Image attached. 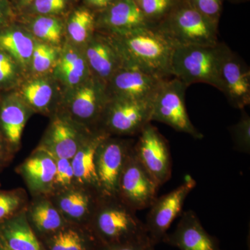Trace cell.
Returning <instances> with one entry per match:
<instances>
[{
    "instance_id": "18",
    "label": "cell",
    "mask_w": 250,
    "mask_h": 250,
    "mask_svg": "<svg viewBox=\"0 0 250 250\" xmlns=\"http://www.w3.org/2000/svg\"><path fill=\"white\" fill-rule=\"evenodd\" d=\"M33 113L17 90L0 93V131L15 154L19 151L23 131Z\"/></svg>"
},
{
    "instance_id": "10",
    "label": "cell",
    "mask_w": 250,
    "mask_h": 250,
    "mask_svg": "<svg viewBox=\"0 0 250 250\" xmlns=\"http://www.w3.org/2000/svg\"><path fill=\"white\" fill-rule=\"evenodd\" d=\"M197 182L191 176L187 175L178 187L166 195L156 199L149 207L145 223L149 241L155 247L161 243L174 220L182 214L184 202Z\"/></svg>"
},
{
    "instance_id": "38",
    "label": "cell",
    "mask_w": 250,
    "mask_h": 250,
    "mask_svg": "<svg viewBox=\"0 0 250 250\" xmlns=\"http://www.w3.org/2000/svg\"><path fill=\"white\" fill-rule=\"evenodd\" d=\"M151 246H154L149 241L148 236L142 237L121 244L111 245L99 247L98 250H148Z\"/></svg>"
},
{
    "instance_id": "39",
    "label": "cell",
    "mask_w": 250,
    "mask_h": 250,
    "mask_svg": "<svg viewBox=\"0 0 250 250\" xmlns=\"http://www.w3.org/2000/svg\"><path fill=\"white\" fill-rule=\"evenodd\" d=\"M10 16L11 10L7 0H0V29L9 25Z\"/></svg>"
},
{
    "instance_id": "15",
    "label": "cell",
    "mask_w": 250,
    "mask_h": 250,
    "mask_svg": "<svg viewBox=\"0 0 250 250\" xmlns=\"http://www.w3.org/2000/svg\"><path fill=\"white\" fill-rule=\"evenodd\" d=\"M83 49L91 73L106 84L124 63L114 39L104 33L95 31Z\"/></svg>"
},
{
    "instance_id": "37",
    "label": "cell",
    "mask_w": 250,
    "mask_h": 250,
    "mask_svg": "<svg viewBox=\"0 0 250 250\" xmlns=\"http://www.w3.org/2000/svg\"><path fill=\"white\" fill-rule=\"evenodd\" d=\"M192 4L206 17L218 22L221 11V0H190Z\"/></svg>"
},
{
    "instance_id": "45",
    "label": "cell",
    "mask_w": 250,
    "mask_h": 250,
    "mask_svg": "<svg viewBox=\"0 0 250 250\" xmlns=\"http://www.w3.org/2000/svg\"><path fill=\"white\" fill-rule=\"evenodd\" d=\"M0 187H1V182H0Z\"/></svg>"
},
{
    "instance_id": "20",
    "label": "cell",
    "mask_w": 250,
    "mask_h": 250,
    "mask_svg": "<svg viewBox=\"0 0 250 250\" xmlns=\"http://www.w3.org/2000/svg\"><path fill=\"white\" fill-rule=\"evenodd\" d=\"M162 242L179 250H221L218 240L206 231L192 210L181 214L175 230L166 233Z\"/></svg>"
},
{
    "instance_id": "6",
    "label": "cell",
    "mask_w": 250,
    "mask_h": 250,
    "mask_svg": "<svg viewBox=\"0 0 250 250\" xmlns=\"http://www.w3.org/2000/svg\"><path fill=\"white\" fill-rule=\"evenodd\" d=\"M152 101L110 97L98 131L109 136H139L152 122Z\"/></svg>"
},
{
    "instance_id": "34",
    "label": "cell",
    "mask_w": 250,
    "mask_h": 250,
    "mask_svg": "<svg viewBox=\"0 0 250 250\" xmlns=\"http://www.w3.org/2000/svg\"><path fill=\"white\" fill-rule=\"evenodd\" d=\"M145 17L152 24L164 19L176 3L174 0H136Z\"/></svg>"
},
{
    "instance_id": "27",
    "label": "cell",
    "mask_w": 250,
    "mask_h": 250,
    "mask_svg": "<svg viewBox=\"0 0 250 250\" xmlns=\"http://www.w3.org/2000/svg\"><path fill=\"white\" fill-rule=\"evenodd\" d=\"M41 241L45 250H98L100 247L88 229L73 224Z\"/></svg>"
},
{
    "instance_id": "2",
    "label": "cell",
    "mask_w": 250,
    "mask_h": 250,
    "mask_svg": "<svg viewBox=\"0 0 250 250\" xmlns=\"http://www.w3.org/2000/svg\"><path fill=\"white\" fill-rule=\"evenodd\" d=\"M99 246L121 244L148 236L145 223L136 211L118 196L102 195L85 227Z\"/></svg>"
},
{
    "instance_id": "13",
    "label": "cell",
    "mask_w": 250,
    "mask_h": 250,
    "mask_svg": "<svg viewBox=\"0 0 250 250\" xmlns=\"http://www.w3.org/2000/svg\"><path fill=\"white\" fill-rule=\"evenodd\" d=\"M102 195L98 188L75 183L47 196L67 223L85 228Z\"/></svg>"
},
{
    "instance_id": "44",
    "label": "cell",
    "mask_w": 250,
    "mask_h": 250,
    "mask_svg": "<svg viewBox=\"0 0 250 250\" xmlns=\"http://www.w3.org/2000/svg\"><path fill=\"white\" fill-rule=\"evenodd\" d=\"M2 134H1V131H0V139H1V137H2ZM4 138V137H3Z\"/></svg>"
},
{
    "instance_id": "3",
    "label": "cell",
    "mask_w": 250,
    "mask_h": 250,
    "mask_svg": "<svg viewBox=\"0 0 250 250\" xmlns=\"http://www.w3.org/2000/svg\"><path fill=\"white\" fill-rule=\"evenodd\" d=\"M229 49L223 42L213 46L177 45L172 54L171 75L187 87L204 83L221 91L220 70Z\"/></svg>"
},
{
    "instance_id": "28",
    "label": "cell",
    "mask_w": 250,
    "mask_h": 250,
    "mask_svg": "<svg viewBox=\"0 0 250 250\" xmlns=\"http://www.w3.org/2000/svg\"><path fill=\"white\" fill-rule=\"evenodd\" d=\"M65 30L69 42L83 47L96 31V18L86 8L74 11L67 20Z\"/></svg>"
},
{
    "instance_id": "11",
    "label": "cell",
    "mask_w": 250,
    "mask_h": 250,
    "mask_svg": "<svg viewBox=\"0 0 250 250\" xmlns=\"http://www.w3.org/2000/svg\"><path fill=\"white\" fill-rule=\"evenodd\" d=\"M95 131L75 123L63 113L56 112L37 148L57 159L71 160Z\"/></svg>"
},
{
    "instance_id": "29",
    "label": "cell",
    "mask_w": 250,
    "mask_h": 250,
    "mask_svg": "<svg viewBox=\"0 0 250 250\" xmlns=\"http://www.w3.org/2000/svg\"><path fill=\"white\" fill-rule=\"evenodd\" d=\"M36 40L59 47L62 42L64 25L54 16H39L34 18L29 30Z\"/></svg>"
},
{
    "instance_id": "16",
    "label": "cell",
    "mask_w": 250,
    "mask_h": 250,
    "mask_svg": "<svg viewBox=\"0 0 250 250\" xmlns=\"http://www.w3.org/2000/svg\"><path fill=\"white\" fill-rule=\"evenodd\" d=\"M222 90L233 107L244 109L250 104V70L241 57L229 49L220 70Z\"/></svg>"
},
{
    "instance_id": "42",
    "label": "cell",
    "mask_w": 250,
    "mask_h": 250,
    "mask_svg": "<svg viewBox=\"0 0 250 250\" xmlns=\"http://www.w3.org/2000/svg\"><path fill=\"white\" fill-rule=\"evenodd\" d=\"M0 250H12L11 249H9V248H7V247L5 246L4 245H3L2 243L0 242Z\"/></svg>"
},
{
    "instance_id": "35",
    "label": "cell",
    "mask_w": 250,
    "mask_h": 250,
    "mask_svg": "<svg viewBox=\"0 0 250 250\" xmlns=\"http://www.w3.org/2000/svg\"><path fill=\"white\" fill-rule=\"evenodd\" d=\"M54 159L57 165V172L54 179L52 192L67 188L75 183L71 160L57 158Z\"/></svg>"
},
{
    "instance_id": "43",
    "label": "cell",
    "mask_w": 250,
    "mask_h": 250,
    "mask_svg": "<svg viewBox=\"0 0 250 250\" xmlns=\"http://www.w3.org/2000/svg\"><path fill=\"white\" fill-rule=\"evenodd\" d=\"M148 250H154V246H151Z\"/></svg>"
},
{
    "instance_id": "9",
    "label": "cell",
    "mask_w": 250,
    "mask_h": 250,
    "mask_svg": "<svg viewBox=\"0 0 250 250\" xmlns=\"http://www.w3.org/2000/svg\"><path fill=\"white\" fill-rule=\"evenodd\" d=\"M159 187L138 159L133 147L122 172L117 196L136 212L151 207Z\"/></svg>"
},
{
    "instance_id": "21",
    "label": "cell",
    "mask_w": 250,
    "mask_h": 250,
    "mask_svg": "<svg viewBox=\"0 0 250 250\" xmlns=\"http://www.w3.org/2000/svg\"><path fill=\"white\" fill-rule=\"evenodd\" d=\"M18 93L33 112L54 114L59 101L58 82L52 76H35L19 85Z\"/></svg>"
},
{
    "instance_id": "8",
    "label": "cell",
    "mask_w": 250,
    "mask_h": 250,
    "mask_svg": "<svg viewBox=\"0 0 250 250\" xmlns=\"http://www.w3.org/2000/svg\"><path fill=\"white\" fill-rule=\"evenodd\" d=\"M134 143V139L107 136L99 144L95 166L103 195L117 196L122 172Z\"/></svg>"
},
{
    "instance_id": "12",
    "label": "cell",
    "mask_w": 250,
    "mask_h": 250,
    "mask_svg": "<svg viewBox=\"0 0 250 250\" xmlns=\"http://www.w3.org/2000/svg\"><path fill=\"white\" fill-rule=\"evenodd\" d=\"M138 136L134 146L135 154L161 187L170 179L172 173V159L167 141L151 123Z\"/></svg>"
},
{
    "instance_id": "24",
    "label": "cell",
    "mask_w": 250,
    "mask_h": 250,
    "mask_svg": "<svg viewBox=\"0 0 250 250\" xmlns=\"http://www.w3.org/2000/svg\"><path fill=\"white\" fill-rule=\"evenodd\" d=\"M0 242L12 250H45L28 222L26 210L0 223Z\"/></svg>"
},
{
    "instance_id": "14",
    "label": "cell",
    "mask_w": 250,
    "mask_h": 250,
    "mask_svg": "<svg viewBox=\"0 0 250 250\" xmlns=\"http://www.w3.org/2000/svg\"><path fill=\"white\" fill-rule=\"evenodd\" d=\"M163 80L138 67L123 63L108 81L106 86L109 97L152 100Z\"/></svg>"
},
{
    "instance_id": "22",
    "label": "cell",
    "mask_w": 250,
    "mask_h": 250,
    "mask_svg": "<svg viewBox=\"0 0 250 250\" xmlns=\"http://www.w3.org/2000/svg\"><path fill=\"white\" fill-rule=\"evenodd\" d=\"M93 74L90 71L83 47L67 42L60 48L52 76L66 88L76 86Z\"/></svg>"
},
{
    "instance_id": "1",
    "label": "cell",
    "mask_w": 250,
    "mask_h": 250,
    "mask_svg": "<svg viewBox=\"0 0 250 250\" xmlns=\"http://www.w3.org/2000/svg\"><path fill=\"white\" fill-rule=\"evenodd\" d=\"M111 36L124 63L162 80L172 77L171 62L177 45L157 24H147L123 35Z\"/></svg>"
},
{
    "instance_id": "7",
    "label": "cell",
    "mask_w": 250,
    "mask_h": 250,
    "mask_svg": "<svg viewBox=\"0 0 250 250\" xmlns=\"http://www.w3.org/2000/svg\"><path fill=\"white\" fill-rule=\"evenodd\" d=\"M187 86L178 79H166L161 82L152 101L151 121L171 126L179 132L202 139L203 134L192 124L185 104Z\"/></svg>"
},
{
    "instance_id": "36",
    "label": "cell",
    "mask_w": 250,
    "mask_h": 250,
    "mask_svg": "<svg viewBox=\"0 0 250 250\" xmlns=\"http://www.w3.org/2000/svg\"><path fill=\"white\" fill-rule=\"evenodd\" d=\"M29 5L31 11L39 16H54L65 10L67 0H34Z\"/></svg>"
},
{
    "instance_id": "30",
    "label": "cell",
    "mask_w": 250,
    "mask_h": 250,
    "mask_svg": "<svg viewBox=\"0 0 250 250\" xmlns=\"http://www.w3.org/2000/svg\"><path fill=\"white\" fill-rule=\"evenodd\" d=\"M60 48L36 40L31 57L30 70L35 76L47 75L53 71Z\"/></svg>"
},
{
    "instance_id": "25",
    "label": "cell",
    "mask_w": 250,
    "mask_h": 250,
    "mask_svg": "<svg viewBox=\"0 0 250 250\" xmlns=\"http://www.w3.org/2000/svg\"><path fill=\"white\" fill-rule=\"evenodd\" d=\"M35 42L34 36L24 28L9 24L0 29V48L14 59L23 71L30 70Z\"/></svg>"
},
{
    "instance_id": "19",
    "label": "cell",
    "mask_w": 250,
    "mask_h": 250,
    "mask_svg": "<svg viewBox=\"0 0 250 250\" xmlns=\"http://www.w3.org/2000/svg\"><path fill=\"white\" fill-rule=\"evenodd\" d=\"M16 172L25 182L32 197L49 195L52 191L57 172L55 159L36 147L22 164L17 166Z\"/></svg>"
},
{
    "instance_id": "40",
    "label": "cell",
    "mask_w": 250,
    "mask_h": 250,
    "mask_svg": "<svg viewBox=\"0 0 250 250\" xmlns=\"http://www.w3.org/2000/svg\"><path fill=\"white\" fill-rule=\"evenodd\" d=\"M87 4L97 9H104L107 7L108 5L114 0H85Z\"/></svg>"
},
{
    "instance_id": "4",
    "label": "cell",
    "mask_w": 250,
    "mask_h": 250,
    "mask_svg": "<svg viewBox=\"0 0 250 250\" xmlns=\"http://www.w3.org/2000/svg\"><path fill=\"white\" fill-rule=\"evenodd\" d=\"M176 5L156 24L176 45L213 46L220 42L217 22L201 14L190 0Z\"/></svg>"
},
{
    "instance_id": "33",
    "label": "cell",
    "mask_w": 250,
    "mask_h": 250,
    "mask_svg": "<svg viewBox=\"0 0 250 250\" xmlns=\"http://www.w3.org/2000/svg\"><path fill=\"white\" fill-rule=\"evenodd\" d=\"M235 149L246 154L250 152V117L244 109L241 110L239 121L229 128Z\"/></svg>"
},
{
    "instance_id": "32",
    "label": "cell",
    "mask_w": 250,
    "mask_h": 250,
    "mask_svg": "<svg viewBox=\"0 0 250 250\" xmlns=\"http://www.w3.org/2000/svg\"><path fill=\"white\" fill-rule=\"evenodd\" d=\"M22 69L7 52L0 48V93L14 90L21 85Z\"/></svg>"
},
{
    "instance_id": "26",
    "label": "cell",
    "mask_w": 250,
    "mask_h": 250,
    "mask_svg": "<svg viewBox=\"0 0 250 250\" xmlns=\"http://www.w3.org/2000/svg\"><path fill=\"white\" fill-rule=\"evenodd\" d=\"M107 136L102 131H95L73 156L71 165L75 183L95 188L100 190L95 171V154L99 144Z\"/></svg>"
},
{
    "instance_id": "5",
    "label": "cell",
    "mask_w": 250,
    "mask_h": 250,
    "mask_svg": "<svg viewBox=\"0 0 250 250\" xmlns=\"http://www.w3.org/2000/svg\"><path fill=\"white\" fill-rule=\"evenodd\" d=\"M109 98L106 83L92 75L76 86L67 88L61 102L63 108L57 112L87 129L98 131Z\"/></svg>"
},
{
    "instance_id": "17",
    "label": "cell",
    "mask_w": 250,
    "mask_h": 250,
    "mask_svg": "<svg viewBox=\"0 0 250 250\" xmlns=\"http://www.w3.org/2000/svg\"><path fill=\"white\" fill-rule=\"evenodd\" d=\"M149 24L136 0H114L99 15L96 31L121 36Z\"/></svg>"
},
{
    "instance_id": "31",
    "label": "cell",
    "mask_w": 250,
    "mask_h": 250,
    "mask_svg": "<svg viewBox=\"0 0 250 250\" xmlns=\"http://www.w3.org/2000/svg\"><path fill=\"white\" fill-rule=\"evenodd\" d=\"M29 202L27 192L22 188L0 189V223L26 210Z\"/></svg>"
},
{
    "instance_id": "41",
    "label": "cell",
    "mask_w": 250,
    "mask_h": 250,
    "mask_svg": "<svg viewBox=\"0 0 250 250\" xmlns=\"http://www.w3.org/2000/svg\"><path fill=\"white\" fill-rule=\"evenodd\" d=\"M34 0H20L21 5L30 4Z\"/></svg>"
},
{
    "instance_id": "23",
    "label": "cell",
    "mask_w": 250,
    "mask_h": 250,
    "mask_svg": "<svg viewBox=\"0 0 250 250\" xmlns=\"http://www.w3.org/2000/svg\"><path fill=\"white\" fill-rule=\"evenodd\" d=\"M26 215L33 231L40 240L70 224L47 195L33 197L26 209Z\"/></svg>"
}]
</instances>
